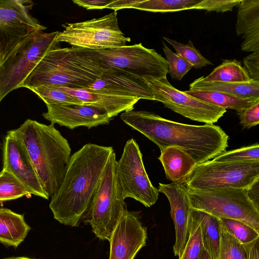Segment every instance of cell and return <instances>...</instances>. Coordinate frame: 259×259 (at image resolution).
Returning <instances> with one entry per match:
<instances>
[{"label":"cell","instance_id":"cell-1","mask_svg":"<svg viewBox=\"0 0 259 259\" xmlns=\"http://www.w3.org/2000/svg\"><path fill=\"white\" fill-rule=\"evenodd\" d=\"M120 117L124 123L155 144L160 151L169 146L178 147L197 164L213 159L228 147V135L214 124L182 123L153 112L134 109L122 112Z\"/></svg>","mask_w":259,"mask_h":259},{"label":"cell","instance_id":"cell-2","mask_svg":"<svg viewBox=\"0 0 259 259\" xmlns=\"http://www.w3.org/2000/svg\"><path fill=\"white\" fill-rule=\"evenodd\" d=\"M113 150L111 146L88 143L71 155L62 182L49 204L55 220L66 226L79 225Z\"/></svg>","mask_w":259,"mask_h":259},{"label":"cell","instance_id":"cell-3","mask_svg":"<svg viewBox=\"0 0 259 259\" xmlns=\"http://www.w3.org/2000/svg\"><path fill=\"white\" fill-rule=\"evenodd\" d=\"M8 133L22 144L44 191L51 197L62 182L71 157L67 140L54 124L46 125L30 119Z\"/></svg>","mask_w":259,"mask_h":259},{"label":"cell","instance_id":"cell-4","mask_svg":"<svg viewBox=\"0 0 259 259\" xmlns=\"http://www.w3.org/2000/svg\"><path fill=\"white\" fill-rule=\"evenodd\" d=\"M106 71L78 53L74 48L60 46L45 55L19 88L29 90L49 85L87 89Z\"/></svg>","mask_w":259,"mask_h":259},{"label":"cell","instance_id":"cell-5","mask_svg":"<svg viewBox=\"0 0 259 259\" xmlns=\"http://www.w3.org/2000/svg\"><path fill=\"white\" fill-rule=\"evenodd\" d=\"M116 162L113 150L83 215L96 237L102 240L109 241L116 225L127 210L116 178Z\"/></svg>","mask_w":259,"mask_h":259},{"label":"cell","instance_id":"cell-6","mask_svg":"<svg viewBox=\"0 0 259 259\" xmlns=\"http://www.w3.org/2000/svg\"><path fill=\"white\" fill-rule=\"evenodd\" d=\"M74 48L104 70H120L144 79H160L168 73L166 60L141 43L101 50Z\"/></svg>","mask_w":259,"mask_h":259},{"label":"cell","instance_id":"cell-7","mask_svg":"<svg viewBox=\"0 0 259 259\" xmlns=\"http://www.w3.org/2000/svg\"><path fill=\"white\" fill-rule=\"evenodd\" d=\"M59 31H37L22 39L0 64V102L11 91L19 88L45 55L60 47Z\"/></svg>","mask_w":259,"mask_h":259},{"label":"cell","instance_id":"cell-8","mask_svg":"<svg viewBox=\"0 0 259 259\" xmlns=\"http://www.w3.org/2000/svg\"><path fill=\"white\" fill-rule=\"evenodd\" d=\"M187 188L192 209L204 211L219 219L240 221L259 232V208L249 198L247 189Z\"/></svg>","mask_w":259,"mask_h":259},{"label":"cell","instance_id":"cell-9","mask_svg":"<svg viewBox=\"0 0 259 259\" xmlns=\"http://www.w3.org/2000/svg\"><path fill=\"white\" fill-rule=\"evenodd\" d=\"M259 180V160L197 164L184 183L195 190L248 189Z\"/></svg>","mask_w":259,"mask_h":259},{"label":"cell","instance_id":"cell-10","mask_svg":"<svg viewBox=\"0 0 259 259\" xmlns=\"http://www.w3.org/2000/svg\"><path fill=\"white\" fill-rule=\"evenodd\" d=\"M56 41L65 42L73 48L101 50L125 46L131 38L125 36L118 23L117 12L99 18L63 25Z\"/></svg>","mask_w":259,"mask_h":259},{"label":"cell","instance_id":"cell-11","mask_svg":"<svg viewBox=\"0 0 259 259\" xmlns=\"http://www.w3.org/2000/svg\"><path fill=\"white\" fill-rule=\"evenodd\" d=\"M115 172L124 199L132 198L148 207L156 203L158 190L148 177L139 146L133 138L126 142L120 158L116 160Z\"/></svg>","mask_w":259,"mask_h":259},{"label":"cell","instance_id":"cell-12","mask_svg":"<svg viewBox=\"0 0 259 259\" xmlns=\"http://www.w3.org/2000/svg\"><path fill=\"white\" fill-rule=\"evenodd\" d=\"M154 96L153 100L192 120L205 124L217 122L227 110L196 99L174 88L167 77L144 79Z\"/></svg>","mask_w":259,"mask_h":259},{"label":"cell","instance_id":"cell-13","mask_svg":"<svg viewBox=\"0 0 259 259\" xmlns=\"http://www.w3.org/2000/svg\"><path fill=\"white\" fill-rule=\"evenodd\" d=\"M30 1L0 0V55L2 61L15 46L30 34L47 27L33 17Z\"/></svg>","mask_w":259,"mask_h":259},{"label":"cell","instance_id":"cell-14","mask_svg":"<svg viewBox=\"0 0 259 259\" xmlns=\"http://www.w3.org/2000/svg\"><path fill=\"white\" fill-rule=\"evenodd\" d=\"M146 228L139 212L126 210L114 229L110 239L109 259H134L146 244Z\"/></svg>","mask_w":259,"mask_h":259},{"label":"cell","instance_id":"cell-15","mask_svg":"<svg viewBox=\"0 0 259 259\" xmlns=\"http://www.w3.org/2000/svg\"><path fill=\"white\" fill-rule=\"evenodd\" d=\"M3 168L11 172L31 194L48 199L32 163L24 147L16 137L7 133L3 146Z\"/></svg>","mask_w":259,"mask_h":259},{"label":"cell","instance_id":"cell-16","mask_svg":"<svg viewBox=\"0 0 259 259\" xmlns=\"http://www.w3.org/2000/svg\"><path fill=\"white\" fill-rule=\"evenodd\" d=\"M42 116L51 123L72 130L79 126L88 128L108 124L112 117L103 109L91 104H49Z\"/></svg>","mask_w":259,"mask_h":259},{"label":"cell","instance_id":"cell-17","mask_svg":"<svg viewBox=\"0 0 259 259\" xmlns=\"http://www.w3.org/2000/svg\"><path fill=\"white\" fill-rule=\"evenodd\" d=\"M158 191L167 198L170 215L175 229L176 241L173 246L175 255L180 258L188 240L191 207L184 184H159Z\"/></svg>","mask_w":259,"mask_h":259},{"label":"cell","instance_id":"cell-18","mask_svg":"<svg viewBox=\"0 0 259 259\" xmlns=\"http://www.w3.org/2000/svg\"><path fill=\"white\" fill-rule=\"evenodd\" d=\"M88 89L109 94L153 100L145 79L123 71L108 69Z\"/></svg>","mask_w":259,"mask_h":259},{"label":"cell","instance_id":"cell-19","mask_svg":"<svg viewBox=\"0 0 259 259\" xmlns=\"http://www.w3.org/2000/svg\"><path fill=\"white\" fill-rule=\"evenodd\" d=\"M57 87L83 104H91L103 109L112 118L121 112L134 109V105L140 100L134 97L93 91L88 88Z\"/></svg>","mask_w":259,"mask_h":259},{"label":"cell","instance_id":"cell-20","mask_svg":"<svg viewBox=\"0 0 259 259\" xmlns=\"http://www.w3.org/2000/svg\"><path fill=\"white\" fill-rule=\"evenodd\" d=\"M236 32L244 39L241 47L247 52H259V0H242L238 5Z\"/></svg>","mask_w":259,"mask_h":259},{"label":"cell","instance_id":"cell-21","mask_svg":"<svg viewBox=\"0 0 259 259\" xmlns=\"http://www.w3.org/2000/svg\"><path fill=\"white\" fill-rule=\"evenodd\" d=\"M160 152L158 159L166 178L172 183L184 184L197 164L196 161L178 147L169 146Z\"/></svg>","mask_w":259,"mask_h":259},{"label":"cell","instance_id":"cell-22","mask_svg":"<svg viewBox=\"0 0 259 259\" xmlns=\"http://www.w3.org/2000/svg\"><path fill=\"white\" fill-rule=\"evenodd\" d=\"M23 214L6 208H0V242L7 246L17 247L30 230Z\"/></svg>","mask_w":259,"mask_h":259},{"label":"cell","instance_id":"cell-23","mask_svg":"<svg viewBox=\"0 0 259 259\" xmlns=\"http://www.w3.org/2000/svg\"><path fill=\"white\" fill-rule=\"evenodd\" d=\"M189 90L215 91L242 98H258L259 81L205 82L197 78L190 84Z\"/></svg>","mask_w":259,"mask_h":259},{"label":"cell","instance_id":"cell-24","mask_svg":"<svg viewBox=\"0 0 259 259\" xmlns=\"http://www.w3.org/2000/svg\"><path fill=\"white\" fill-rule=\"evenodd\" d=\"M190 215L199 224L203 248L212 259H218L220 241V219L192 208Z\"/></svg>","mask_w":259,"mask_h":259},{"label":"cell","instance_id":"cell-25","mask_svg":"<svg viewBox=\"0 0 259 259\" xmlns=\"http://www.w3.org/2000/svg\"><path fill=\"white\" fill-rule=\"evenodd\" d=\"M185 92L204 102L226 110L233 109L238 113L259 101V98H242L215 91L188 90Z\"/></svg>","mask_w":259,"mask_h":259},{"label":"cell","instance_id":"cell-26","mask_svg":"<svg viewBox=\"0 0 259 259\" xmlns=\"http://www.w3.org/2000/svg\"><path fill=\"white\" fill-rule=\"evenodd\" d=\"M205 82H246L251 80L240 62L225 60L206 77L198 78Z\"/></svg>","mask_w":259,"mask_h":259},{"label":"cell","instance_id":"cell-27","mask_svg":"<svg viewBox=\"0 0 259 259\" xmlns=\"http://www.w3.org/2000/svg\"><path fill=\"white\" fill-rule=\"evenodd\" d=\"M201 0H139L132 9L154 13L175 12L196 9Z\"/></svg>","mask_w":259,"mask_h":259},{"label":"cell","instance_id":"cell-28","mask_svg":"<svg viewBox=\"0 0 259 259\" xmlns=\"http://www.w3.org/2000/svg\"><path fill=\"white\" fill-rule=\"evenodd\" d=\"M218 259H247L244 244L220 221V241Z\"/></svg>","mask_w":259,"mask_h":259},{"label":"cell","instance_id":"cell-29","mask_svg":"<svg viewBox=\"0 0 259 259\" xmlns=\"http://www.w3.org/2000/svg\"><path fill=\"white\" fill-rule=\"evenodd\" d=\"M31 195L26 187L11 172L3 168L0 172V202Z\"/></svg>","mask_w":259,"mask_h":259},{"label":"cell","instance_id":"cell-30","mask_svg":"<svg viewBox=\"0 0 259 259\" xmlns=\"http://www.w3.org/2000/svg\"><path fill=\"white\" fill-rule=\"evenodd\" d=\"M29 90L36 94L46 105L83 104L81 101L62 91L57 87L43 85Z\"/></svg>","mask_w":259,"mask_h":259},{"label":"cell","instance_id":"cell-31","mask_svg":"<svg viewBox=\"0 0 259 259\" xmlns=\"http://www.w3.org/2000/svg\"><path fill=\"white\" fill-rule=\"evenodd\" d=\"M163 38L175 49L177 54L188 61L195 69H200L207 65H212L194 46L191 40L186 45L165 36Z\"/></svg>","mask_w":259,"mask_h":259},{"label":"cell","instance_id":"cell-32","mask_svg":"<svg viewBox=\"0 0 259 259\" xmlns=\"http://www.w3.org/2000/svg\"><path fill=\"white\" fill-rule=\"evenodd\" d=\"M215 162H238L259 160V145H253L225 151L213 159Z\"/></svg>","mask_w":259,"mask_h":259},{"label":"cell","instance_id":"cell-33","mask_svg":"<svg viewBox=\"0 0 259 259\" xmlns=\"http://www.w3.org/2000/svg\"><path fill=\"white\" fill-rule=\"evenodd\" d=\"M202 248L199 224L190 215L189 237L179 259H198Z\"/></svg>","mask_w":259,"mask_h":259},{"label":"cell","instance_id":"cell-34","mask_svg":"<svg viewBox=\"0 0 259 259\" xmlns=\"http://www.w3.org/2000/svg\"><path fill=\"white\" fill-rule=\"evenodd\" d=\"M220 220L228 231L243 244L259 238V232L242 222L229 219Z\"/></svg>","mask_w":259,"mask_h":259},{"label":"cell","instance_id":"cell-35","mask_svg":"<svg viewBox=\"0 0 259 259\" xmlns=\"http://www.w3.org/2000/svg\"><path fill=\"white\" fill-rule=\"evenodd\" d=\"M162 49L168 62V73L173 79L181 80L193 67L185 59L173 52L163 42Z\"/></svg>","mask_w":259,"mask_h":259},{"label":"cell","instance_id":"cell-36","mask_svg":"<svg viewBox=\"0 0 259 259\" xmlns=\"http://www.w3.org/2000/svg\"><path fill=\"white\" fill-rule=\"evenodd\" d=\"M242 0H201L196 9L207 11L224 13L232 11L233 8L238 6Z\"/></svg>","mask_w":259,"mask_h":259},{"label":"cell","instance_id":"cell-37","mask_svg":"<svg viewBox=\"0 0 259 259\" xmlns=\"http://www.w3.org/2000/svg\"><path fill=\"white\" fill-rule=\"evenodd\" d=\"M240 124L243 128H249L259 123V101L238 113Z\"/></svg>","mask_w":259,"mask_h":259},{"label":"cell","instance_id":"cell-38","mask_svg":"<svg viewBox=\"0 0 259 259\" xmlns=\"http://www.w3.org/2000/svg\"><path fill=\"white\" fill-rule=\"evenodd\" d=\"M243 64L250 79L259 81V52H252L245 57Z\"/></svg>","mask_w":259,"mask_h":259},{"label":"cell","instance_id":"cell-39","mask_svg":"<svg viewBox=\"0 0 259 259\" xmlns=\"http://www.w3.org/2000/svg\"><path fill=\"white\" fill-rule=\"evenodd\" d=\"M113 0H73L75 5L87 10L107 9Z\"/></svg>","mask_w":259,"mask_h":259},{"label":"cell","instance_id":"cell-40","mask_svg":"<svg viewBox=\"0 0 259 259\" xmlns=\"http://www.w3.org/2000/svg\"><path fill=\"white\" fill-rule=\"evenodd\" d=\"M139 0H113L107 7V9H110L117 12V11L123 9H132V7L139 2Z\"/></svg>","mask_w":259,"mask_h":259},{"label":"cell","instance_id":"cell-41","mask_svg":"<svg viewBox=\"0 0 259 259\" xmlns=\"http://www.w3.org/2000/svg\"><path fill=\"white\" fill-rule=\"evenodd\" d=\"M259 238L252 242L244 244L247 259H259Z\"/></svg>","mask_w":259,"mask_h":259},{"label":"cell","instance_id":"cell-42","mask_svg":"<svg viewBox=\"0 0 259 259\" xmlns=\"http://www.w3.org/2000/svg\"><path fill=\"white\" fill-rule=\"evenodd\" d=\"M258 181L247 189V195L250 200L259 208Z\"/></svg>","mask_w":259,"mask_h":259},{"label":"cell","instance_id":"cell-43","mask_svg":"<svg viewBox=\"0 0 259 259\" xmlns=\"http://www.w3.org/2000/svg\"><path fill=\"white\" fill-rule=\"evenodd\" d=\"M198 259H212L208 252L203 248H202Z\"/></svg>","mask_w":259,"mask_h":259},{"label":"cell","instance_id":"cell-44","mask_svg":"<svg viewBox=\"0 0 259 259\" xmlns=\"http://www.w3.org/2000/svg\"><path fill=\"white\" fill-rule=\"evenodd\" d=\"M4 259H32L26 257H23V256H18V257H7Z\"/></svg>","mask_w":259,"mask_h":259},{"label":"cell","instance_id":"cell-45","mask_svg":"<svg viewBox=\"0 0 259 259\" xmlns=\"http://www.w3.org/2000/svg\"><path fill=\"white\" fill-rule=\"evenodd\" d=\"M1 62H2V59H1V55H0V64H1Z\"/></svg>","mask_w":259,"mask_h":259}]
</instances>
